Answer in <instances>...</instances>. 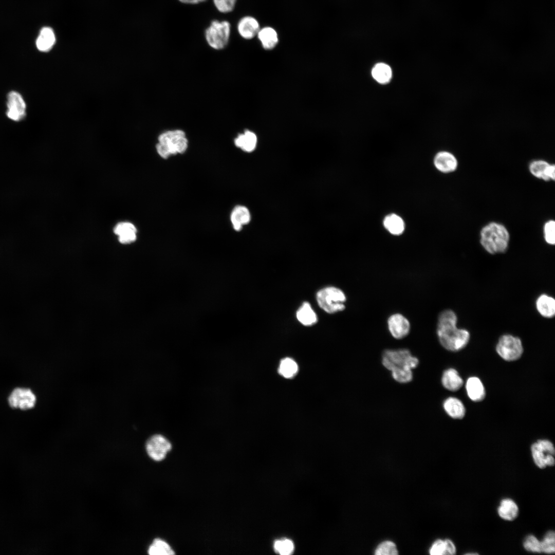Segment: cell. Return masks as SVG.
<instances>
[{"instance_id":"1","label":"cell","mask_w":555,"mask_h":555,"mask_svg":"<svg viewBox=\"0 0 555 555\" xmlns=\"http://www.w3.org/2000/svg\"><path fill=\"white\" fill-rule=\"evenodd\" d=\"M457 316L451 310H445L438 317L437 335L441 345L446 349L456 351L464 348L470 339L469 331L457 327Z\"/></svg>"},{"instance_id":"2","label":"cell","mask_w":555,"mask_h":555,"mask_svg":"<svg viewBox=\"0 0 555 555\" xmlns=\"http://www.w3.org/2000/svg\"><path fill=\"white\" fill-rule=\"evenodd\" d=\"M480 236V244L490 254L503 253L508 248L509 233L501 224L492 222L486 225L482 229Z\"/></svg>"},{"instance_id":"3","label":"cell","mask_w":555,"mask_h":555,"mask_svg":"<svg viewBox=\"0 0 555 555\" xmlns=\"http://www.w3.org/2000/svg\"><path fill=\"white\" fill-rule=\"evenodd\" d=\"M188 143L183 131L179 129L168 130L159 135L156 149L161 157L167 159L172 155L186 152Z\"/></svg>"},{"instance_id":"4","label":"cell","mask_w":555,"mask_h":555,"mask_svg":"<svg viewBox=\"0 0 555 555\" xmlns=\"http://www.w3.org/2000/svg\"><path fill=\"white\" fill-rule=\"evenodd\" d=\"M382 363L386 369L393 372L412 370L418 366L419 360L407 349H386L382 354Z\"/></svg>"},{"instance_id":"5","label":"cell","mask_w":555,"mask_h":555,"mask_svg":"<svg viewBox=\"0 0 555 555\" xmlns=\"http://www.w3.org/2000/svg\"><path fill=\"white\" fill-rule=\"evenodd\" d=\"M231 25L227 21H212L206 29L205 38L208 45L216 50L223 49L229 41Z\"/></svg>"},{"instance_id":"6","label":"cell","mask_w":555,"mask_h":555,"mask_svg":"<svg viewBox=\"0 0 555 555\" xmlns=\"http://www.w3.org/2000/svg\"><path fill=\"white\" fill-rule=\"evenodd\" d=\"M319 306L328 313H335L345 309V295L339 288L328 287L319 290L317 294Z\"/></svg>"},{"instance_id":"7","label":"cell","mask_w":555,"mask_h":555,"mask_svg":"<svg viewBox=\"0 0 555 555\" xmlns=\"http://www.w3.org/2000/svg\"><path fill=\"white\" fill-rule=\"evenodd\" d=\"M499 356L504 360L512 361L519 359L523 352L521 340L510 335L502 336L496 347Z\"/></svg>"},{"instance_id":"8","label":"cell","mask_w":555,"mask_h":555,"mask_svg":"<svg viewBox=\"0 0 555 555\" xmlns=\"http://www.w3.org/2000/svg\"><path fill=\"white\" fill-rule=\"evenodd\" d=\"M172 444L164 436L156 434L146 441L145 448L149 456L153 460H163L172 449Z\"/></svg>"},{"instance_id":"9","label":"cell","mask_w":555,"mask_h":555,"mask_svg":"<svg viewBox=\"0 0 555 555\" xmlns=\"http://www.w3.org/2000/svg\"><path fill=\"white\" fill-rule=\"evenodd\" d=\"M8 400L11 408L27 410L35 405L36 397L29 388L17 387L12 391Z\"/></svg>"},{"instance_id":"10","label":"cell","mask_w":555,"mask_h":555,"mask_svg":"<svg viewBox=\"0 0 555 555\" xmlns=\"http://www.w3.org/2000/svg\"><path fill=\"white\" fill-rule=\"evenodd\" d=\"M7 116L10 119L18 121L26 115V104L21 95L16 91H11L7 96Z\"/></svg>"},{"instance_id":"11","label":"cell","mask_w":555,"mask_h":555,"mask_svg":"<svg viewBox=\"0 0 555 555\" xmlns=\"http://www.w3.org/2000/svg\"><path fill=\"white\" fill-rule=\"evenodd\" d=\"M531 451L535 464L541 469H544L546 466L545 458L547 454L554 455V448L553 443L546 439H539L531 446Z\"/></svg>"},{"instance_id":"12","label":"cell","mask_w":555,"mask_h":555,"mask_svg":"<svg viewBox=\"0 0 555 555\" xmlns=\"http://www.w3.org/2000/svg\"><path fill=\"white\" fill-rule=\"evenodd\" d=\"M388 330L395 339H401L406 337L410 330L408 320L400 313L391 316L387 320Z\"/></svg>"},{"instance_id":"13","label":"cell","mask_w":555,"mask_h":555,"mask_svg":"<svg viewBox=\"0 0 555 555\" xmlns=\"http://www.w3.org/2000/svg\"><path fill=\"white\" fill-rule=\"evenodd\" d=\"M529 171L534 177L545 181L554 180L555 166L543 160L532 161L529 164Z\"/></svg>"},{"instance_id":"14","label":"cell","mask_w":555,"mask_h":555,"mask_svg":"<svg viewBox=\"0 0 555 555\" xmlns=\"http://www.w3.org/2000/svg\"><path fill=\"white\" fill-rule=\"evenodd\" d=\"M434 164L438 170L447 173L452 172L457 169L458 162L456 158L451 153L441 151L435 155Z\"/></svg>"},{"instance_id":"15","label":"cell","mask_w":555,"mask_h":555,"mask_svg":"<svg viewBox=\"0 0 555 555\" xmlns=\"http://www.w3.org/2000/svg\"><path fill=\"white\" fill-rule=\"evenodd\" d=\"M237 29L243 38L250 40L257 35L261 28L256 18L251 16H246L239 21Z\"/></svg>"},{"instance_id":"16","label":"cell","mask_w":555,"mask_h":555,"mask_svg":"<svg viewBox=\"0 0 555 555\" xmlns=\"http://www.w3.org/2000/svg\"><path fill=\"white\" fill-rule=\"evenodd\" d=\"M137 231L135 225L130 222L119 223L114 229V232L118 236L119 242L123 244L135 242L137 238Z\"/></svg>"},{"instance_id":"17","label":"cell","mask_w":555,"mask_h":555,"mask_svg":"<svg viewBox=\"0 0 555 555\" xmlns=\"http://www.w3.org/2000/svg\"><path fill=\"white\" fill-rule=\"evenodd\" d=\"M250 220V212L245 206H237L234 208L231 213L230 220L235 231L241 230L243 227L248 224Z\"/></svg>"},{"instance_id":"18","label":"cell","mask_w":555,"mask_h":555,"mask_svg":"<svg viewBox=\"0 0 555 555\" xmlns=\"http://www.w3.org/2000/svg\"><path fill=\"white\" fill-rule=\"evenodd\" d=\"M466 388L470 399L480 401L485 397V390L480 380L476 377H471L466 382Z\"/></svg>"},{"instance_id":"19","label":"cell","mask_w":555,"mask_h":555,"mask_svg":"<svg viewBox=\"0 0 555 555\" xmlns=\"http://www.w3.org/2000/svg\"><path fill=\"white\" fill-rule=\"evenodd\" d=\"M443 386L450 391H456L463 384V380L457 371L452 368L445 371L441 377Z\"/></svg>"},{"instance_id":"20","label":"cell","mask_w":555,"mask_h":555,"mask_svg":"<svg viewBox=\"0 0 555 555\" xmlns=\"http://www.w3.org/2000/svg\"><path fill=\"white\" fill-rule=\"evenodd\" d=\"M234 144L245 152L253 151L257 144V137L254 133L246 130L234 139Z\"/></svg>"},{"instance_id":"21","label":"cell","mask_w":555,"mask_h":555,"mask_svg":"<svg viewBox=\"0 0 555 555\" xmlns=\"http://www.w3.org/2000/svg\"><path fill=\"white\" fill-rule=\"evenodd\" d=\"M55 42V36L53 30L48 27L43 28L36 41V46L42 52L49 51Z\"/></svg>"},{"instance_id":"22","label":"cell","mask_w":555,"mask_h":555,"mask_svg":"<svg viewBox=\"0 0 555 555\" xmlns=\"http://www.w3.org/2000/svg\"><path fill=\"white\" fill-rule=\"evenodd\" d=\"M443 407L447 414L453 418L461 419L465 415V408L457 398L448 397L444 401Z\"/></svg>"},{"instance_id":"23","label":"cell","mask_w":555,"mask_h":555,"mask_svg":"<svg viewBox=\"0 0 555 555\" xmlns=\"http://www.w3.org/2000/svg\"><path fill=\"white\" fill-rule=\"evenodd\" d=\"M519 507L513 500L505 498L500 502L497 509L498 515L503 519L512 521L515 520L519 514Z\"/></svg>"},{"instance_id":"24","label":"cell","mask_w":555,"mask_h":555,"mask_svg":"<svg viewBox=\"0 0 555 555\" xmlns=\"http://www.w3.org/2000/svg\"><path fill=\"white\" fill-rule=\"evenodd\" d=\"M257 36L263 47L267 50L274 48L279 42L276 31L271 27H265L260 29Z\"/></svg>"},{"instance_id":"25","label":"cell","mask_w":555,"mask_h":555,"mask_svg":"<svg viewBox=\"0 0 555 555\" xmlns=\"http://www.w3.org/2000/svg\"><path fill=\"white\" fill-rule=\"evenodd\" d=\"M538 312L544 317L552 318L555 314V300L546 294L540 295L536 300Z\"/></svg>"},{"instance_id":"26","label":"cell","mask_w":555,"mask_h":555,"mask_svg":"<svg viewBox=\"0 0 555 555\" xmlns=\"http://www.w3.org/2000/svg\"><path fill=\"white\" fill-rule=\"evenodd\" d=\"M373 78L380 84H386L389 82L392 77L391 67L384 63L376 64L372 70Z\"/></svg>"},{"instance_id":"27","label":"cell","mask_w":555,"mask_h":555,"mask_svg":"<svg viewBox=\"0 0 555 555\" xmlns=\"http://www.w3.org/2000/svg\"><path fill=\"white\" fill-rule=\"evenodd\" d=\"M383 225L386 229L393 235H400L404 230L403 219L395 214L386 216L383 220Z\"/></svg>"},{"instance_id":"28","label":"cell","mask_w":555,"mask_h":555,"mask_svg":"<svg viewBox=\"0 0 555 555\" xmlns=\"http://www.w3.org/2000/svg\"><path fill=\"white\" fill-rule=\"evenodd\" d=\"M297 318L302 324L309 326L317 321L316 313L308 302H304L297 312Z\"/></svg>"},{"instance_id":"29","label":"cell","mask_w":555,"mask_h":555,"mask_svg":"<svg viewBox=\"0 0 555 555\" xmlns=\"http://www.w3.org/2000/svg\"><path fill=\"white\" fill-rule=\"evenodd\" d=\"M148 553L150 555H170L174 554L175 552L166 542L156 539L150 546Z\"/></svg>"},{"instance_id":"30","label":"cell","mask_w":555,"mask_h":555,"mask_svg":"<svg viewBox=\"0 0 555 555\" xmlns=\"http://www.w3.org/2000/svg\"><path fill=\"white\" fill-rule=\"evenodd\" d=\"M298 371V365L293 359L286 358L281 361L279 368V373L284 377L286 378H292L297 374Z\"/></svg>"},{"instance_id":"31","label":"cell","mask_w":555,"mask_h":555,"mask_svg":"<svg viewBox=\"0 0 555 555\" xmlns=\"http://www.w3.org/2000/svg\"><path fill=\"white\" fill-rule=\"evenodd\" d=\"M273 548L276 552L280 554L289 555L293 552L294 546L292 541L284 539L275 541L273 544Z\"/></svg>"},{"instance_id":"32","label":"cell","mask_w":555,"mask_h":555,"mask_svg":"<svg viewBox=\"0 0 555 555\" xmlns=\"http://www.w3.org/2000/svg\"><path fill=\"white\" fill-rule=\"evenodd\" d=\"M541 542V552L553 554L555 551V533L554 531H548Z\"/></svg>"},{"instance_id":"33","label":"cell","mask_w":555,"mask_h":555,"mask_svg":"<svg viewBox=\"0 0 555 555\" xmlns=\"http://www.w3.org/2000/svg\"><path fill=\"white\" fill-rule=\"evenodd\" d=\"M375 554L376 555H397L398 552L396 545L393 542L385 541L377 546Z\"/></svg>"},{"instance_id":"34","label":"cell","mask_w":555,"mask_h":555,"mask_svg":"<svg viewBox=\"0 0 555 555\" xmlns=\"http://www.w3.org/2000/svg\"><path fill=\"white\" fill-rule=\"evenodd\" d=\"M523 546L528 551L541 553V542L533 535H528L523 542Z\"/></svg>"},{"instance_id":"35","label":"cell","mask_w":555,"mask_h":555,"mask_svg":"<svg viewBox=\"0 0 555 555\" xmlns=\"http://www.w3.org/2000/svg\"><path fill=\"white\" fill-rule=\"evenodd\" d=\"M237 0H213L217 10L221 13H229L233 10Z\"/></svg>"},{"instance_id":"36","label":"cell","mask_w":555,"mask_h":555,"mask_svg":"<svg viewBox=\"0 0 555 555\" xmlns=\"http://www.w3.org/2000/svg\"><path fill=\"white\" fill-rule=\"evenodd\" d=\"M555 222L553 220L547 221L544 227V238L546 243L549 245L555 243Z\"/></svg>"},{"instance_id":"37","label":"cell","mask_w":555,"mask_h":555,"mask_svg":"<svg viewBox=\"0 0 555 555\" xmlns=\"http://www.w3.org/2000/svg\"><path fill=\"white\" fill-rule=\"evenodd\" d=\"M393 379L401 383H408L413 379L412 370H401L391 372Z\"/></svg>"},{"instance_id":"38","label":"cell","mask_w":555,"mask_h":555,"mask_svg":"<svg viewBox=\"0 0 555 555\" xmlns=\"http://www.w3.org/2000/svg\"><path fill=\"white\" fill-rule=\"evenodd\" d=\"M445 551L444 540L438 539L432 544L429 552L432 555H443Z\"/></svg>"},{"instance_id":"39","label":"cell","mask_w":555,"mask_h":555,"mask_svg":"<svg viewBox=\"0 0 555 555\" xmlns=\"http://www.w3.org/2000/svg\"><path fill=\"white\" fill-rule=\"evenodd\" d=\"M445 542V551L443 555H453L456 553V547L454 543L449 539H446Z\"/></svg>"},{"instance_id":"40","label":"cell","mask_w":555,"mask_h":555,"mask_svg":"<svg viewBox=\"0 0 555 555\" xmlns=\"http://www.w3.org/2000/svg\"><path fill=\"white\" fill-rule=\"evenodd\" d=\"M545 462L546 466H553L554 465V458L553 455L547 454L545 458Z\"/></svg>"},{"instance_id":"41","label":"cell","mask_w":555,"mask_h":555,"mask_svg":"<svg viewBox=\"0 0 555 555\" xmlns=\"http://www.w3.org/2000/svg\"><path fill=\"white\" fill-rule=\"evenodd\" d=\"M182 3L186 4H197L199 3L198 0H178Z\"/></svg>"},{"instance_id":"42","label":"cell","mask_w":555,"mask_h":555,"mask_svg":"<svg viewBox=\"0 0 555 555\" xmlns=\"http://www.w3.org/2000/svg\"><path fill=\"white\" fill-rule=\"evenodd\" d=\"M206 1L207 0H198V2H199V3H200L204 2Z\"/></svg>"}]
</instances>
